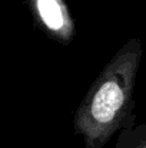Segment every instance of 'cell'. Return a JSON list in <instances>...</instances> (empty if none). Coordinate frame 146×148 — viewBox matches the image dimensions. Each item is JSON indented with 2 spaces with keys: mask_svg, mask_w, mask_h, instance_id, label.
<instances>
[{
  "mask_svg": "<svg viewBox=\"0 0 146 148\" xmlns=\"http://www.w3.org/2000/svg\"><path fill=\"white\" fill-rule=\"evenodd\" d=\"M123 91L116 81L105 82L96 92L92 102V115L97 122H109L123 105Z\"/></svg>",
  "mask_w": 146,
  "mask_h": 148,
  "instance_id": "6da1fadb",
  "label": "cell"
}]
</instances>
